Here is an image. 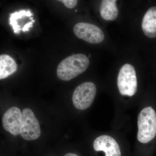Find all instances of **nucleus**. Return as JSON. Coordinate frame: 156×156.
Listing matches in <instances>:
<instances>
[{"label":"nucleus","instance_id":"obj_1","mask_svg":"<svg viewBox=\"0 0 156 156\" xmlns=\"http://www.w3.org/2000/svg\"><path fill=\"white\" fill-rule=\"evenodd\" d=\"M89 65V58L83 54L68 56L58 64L56 70L57 76L61 80H70L84 73Z\"/></svg>","mask_w":156,"mask_h":156},{"label":"nucleus","instance_id":"obj_2","mask_svg":"<svg viewBox=\"0 0 156 156\" xmlns=\"http://www.w3.org/2000/svg\"><path fill=\"white\" fill-rule=\"evenodd\" d=\"M137 138L140 142L147 144L156 136V112L151 107L143 109L137 118Z\"/></svg>","mask_w":156,"mask_h":156},{"label":"nucleus","instance_id":"obj_3","mask_svg":"<svg viewBox=\"0 0 156 156\" xmlns=\"http://www.w3.org/2000/svg\"><path fill=\"white\" fill-rule=\"evenodd\" d=\"M118 87L123 95L132 96L136 94L137 82L135 69L131 64H124L121 67L118 76Z\"/></svg>","mask_w":156,"mask_h":156},{"label":"nucleus","instance_id":"obj_4","mask_svg":"<svg viewBox=\"0 0 156 156\" xmlns=\"http://www.w3.org/2000/svg\"><path fill=\"white\" fill-rule=\"evenodd\" d=\"M97 92L95 84L85 82L76 88L73 93V102L76 108L84 110L89 108L94 101Z\"/></svg>","mask_w":156,"mask_h":156},{"label":"nucleus","instance_id":"obj_5","mask_svg":"<svg viewBox=\"0 0 156 156\" xmlns=\"http://www.w3.org/2000/svg\"><path fill=\"white\" fill-rule=\"evenodd\" d=\"M20 134L23 139L27 140H35L41 135L40 124L30 109L25 108L23 110Z\"/></svg>","mask_w":156,"mask_h":156},{"label":"nucleus","instance_id":"obj_6","mask_svg":"<svg viewBox=\"0 0 156 156\" xmlns=\"http://www.w3.org/2000/svg\"><path fill=\"white\" fill-rule=\"evenodd\" d=\"M74 33L78 38L92 44L101 43L105 38L103 32L97 26L81 22L76 23L73 29Z\"/></svg>","mask_w":156,"mask_h":156},{"label":"nucleus","instance_id":"obj_7","mask_svg":"<svg viewBox=\"0 0 156 156\" xmlns=\"http://www.w3.org/2000/svg\"><path fill=\"white\" fill-rule=\"evenodd\" d=\"M22 112L17 107H12L4 114L2 125L5 130L14 136L20 134Z\"/></svg>","mask_w":156,"mask_h":156},{"label":"nucleus","instance_id":"obj_8","mask_svg":"<svg viewBox=\"0 0 156 156\" xmlns=\"http://www.w3.org/2000/svg\"><path fill=\"white\" fill-rule=\"evenodd\" d=\"M93 147L96 151H103L105 156H121L119 145L113 137L108 135L97 137L93 143Z\"/></svg>","mask_w":156,"mask_h":156},{"label":"nucleus","instance_id":"obj_9","mask_svg":"<svg viewBox=\"0 0 156 156\" xmlns=\"http://www.w3.org/2000/svg\"><path fill=\"white\" fill-rule=\"evenodd\" d=\"M142 29L146 36L156 37V6L151 7L146 12L143 18Z\"/></svg>","mask_w":156,"mask_h":156},{"label":"nucleus","instance_id":"obj_10","mask_svg":"<svg viewBox=\"0 0 156 156\" xmlns=\"http://www.w3.org/2000/svg\"><path fill=\"white\" fill-rule=\"evenodd\" d=\"M17 69V63L14 58L7 54L0 55V80L13 74Z\"/></svg>","mask_w":156,"mask_h":156},{"label":"nucleus","instance_id":"obj_11","mask_svg":"<svg viewBox=\"0 0 156 156\" xmlns=\"http://www.w3.org/2000/svg\"><path fill=\"white\" fill-rule=\"evenodd\" d=\"M115 0L101 1L100 13L101 17L106 20H114L118 17L119 11Z\"/></svg>","mask_w":156,"mask_h":156},{"label":"nucleus","instance_id":"obj_12","mask_svg":"<svg viewBox=\"0 0 156 156\" xmlns=\"http://www.w3.org/2000/svg\"><path fill=\"white\" fill-rule=\"evenodd\" d=\"M32 16V13L29 10H22L11 13L10 14L9 20L10 24L12 26L14 33L19 34L20 32L17 27V24L23 18L30 17Z\"/></svg>","mask_w":156,"mask_h":156},{"label":"nucleus","instance_id":"obj_13","mask_svg":"<svg viewBox=\"0 0 156 156\" xmlns=\"http://www.w3.org/2000/svg\"><path fill=\"white\" fill-rule=\"evenodd\" d=\"M64 4L65 6L68 9H72L76 6L78 1L76 0H62L59 1Z\"/></svg>","mask_w":156,"mask_h":156},{"label":"nucleus","instance_id":"obj_14","mask_svg":"<svg viewBox=\"0 0 156 156\" xmlns=\"http://www.w3.org/2000/svg\"><path fill=\"white\" fill-rule=\"evenodd\" d=\"M34 22L35 20L33 19L31 20L30 22H29L28 23H26L25 25H24V26H23V27L22 28L21 30H22L23 32L27 31L29 30V29L32 27L33 23Z\"/></svg>","mask_w":156,"mask_h":156},{"label":"nucleus","instance_id":"obj_15","mask_svg":"<svg viewBox=\"0 0 156 156\" xmlns=\"http://www.w3.org/2000/svg\"><path fill=\"white\" fill-rule=\"evenodd\" d=\"M64 156H78L76 154L71 153H67Z\"/></svg>","mask_w":156,"mask_h":156}]
</instances>
